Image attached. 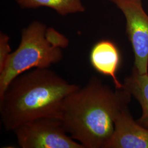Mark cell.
I'll return each instance as SVG.
<instances>
[{
	"mask_svg": "<svg viewBox=\"0 0 148 148\" xmlns=\"http://www.w3.org/2000/svg\"><path fill=\"white\" fill-rule=\"evenodd\" d=\"M46 29L42 23L34 21L23 30L19 46L11 53L0 71V96L19 75L35 68H49L62 60V49L48 41Z\"/></svg>",
	"mask_w": 148,
	"mask_h": 148,
	"instance_id": "3957f363",
	"label": "cell"
},
{
	"mask_svg": "<svg viewBox=\"0 0 148 148\" xmlns=\"http://www.w3.org/2000/svg\"><path fill=\"white\" fill-rule=\"evenodd\" d=\"M23 8H36L45 7L62 16L82 13L85 8L81 0H16Z\"/></svg>",
	"mask_w": 148,
	"mask_h": 148,
	"instance_id": "9c48e42d",
	"label": "cell"
},
{
	"mask_svg": "<svg viewBox=\"0 0 148 148\" xmlns=\"http://www.w3.org/2000/svg\"><path fill=\"white\" fill-rule=\"evenodd\" d=\"M131 95L111 88L92 76L64 101L60 120L69 136L85 148H106L118 114L128 108Z\"/></svg>",
	"mask_w": 148,
	"mask_h": 148,
	"instance_id": "6da1fadb",
	"label": "cell"
},
{
	"mask_svg": "<svg viewBox=\"0 0 148 148\" xmlns=\"http://www.w3.org/2000/svg\"><path fill=\"white\" fill-rule=\"evenodd\" d=\"M123 88L128 91L139 103L142 109L138 123L148 129V74L141 75L133 68L132 74L125 78Z\"/></svg>",
	"mask_w": 148,
	"mask_h": 148,
	"instance_id": "ba28073f",
	"label": "cell"
},
{
	"mask_svg": "<svg viewBox=\"0 0 148 148\" xmlns=\"http://www.w3.org/2000/svg\"><path fill=\"white\" fill-rule=\"evenodd\" d=\"M120 10L126 21V32L134 56V67L141 75L148 74V15L142 0H108Z\"/></svg>",
	"mask_w": 148,
	"mask_h": 148,
	"instance_id": "5b68a950",
	"label": "cell"
},
{
	"mask_svg": "<svg viewBox=\"0 0 148 148\" xmlns=\"http://www.w3.org/2000/svg\"><path fill=\"white\" fill-rule=\"evenodd\" d=\"M79 87L49 68H35L19 75L0 96L1 121L6 131L43 118L60 120L64 101Z\"/></svg>",
	"mask_w": 148,
	"mask_h": 148,
	"instance_id": "7a4b0ae2",
	"label": "cell"
},
{
	"mask_svg": "<svg viewBox=\"0 0 148 148\" xmlns=\"http://www.w3.org/2000/svg\"><path fill=\"white\" fill-rule=\"evenodd\" d=\"M10 37L2 32L0 33V71L4 68L11 52Z\"/></svg>",
	"mask_w": 148,
	"mask_h": 148,
	"instance_id": "8fae6325",
	"label": "cell"
},
{
	"mask_svg": "<svg viewBox=\"0 0 148 148\" xmlns=\"http://www.w3.org/2000/svg\"><path fill=\"white\" fill-rule=\"evenodd\" d=\"M45 36L48 41L54 47L63 49L69 45V40L53 27H47Z\"/></svg>",
	"mask_w": 148,
	"mask_h": 148,
	"instance_id": "30bf717a",
	"label": "cell"
},
{
	"mask_svg": "<svg viewBox=\"0 0 148 148\" xmlns=\"http://www.w3.org/2000/svg\"><path fill=\"white\" fill-rule=\"evenodd\" d=\"M13 132L22 148H85L67 134L59 119H36L16 127Z\"/></svg>",
	"mask_w": 148,
	"mask_h": 148,
	"instance_id": "277c9868",
	"label": "cell"
},
{
	"mask_svg": "<svg viewBox=\"0 0 148 148\" xmlns=\"http://www.w3.org/2000/svg\"><path fill=\"white\" fill-rule=\"evenodd\" d=\"M106 148H148V129L134 121L126 108L117 115Z\"/></svg>",
	"mask_w": 148,
	"mask_h": 148,
	"instance_id": "8992f818",
	"label": "cell"
},
{
	"mask_svg": "<svg viewBox=\"0 0 148 148\" xmlns=\"http://www.w3.org/2000/svg\"><path fill=\"white\" fill-rule=\"evenodd\" d=\"M90 63L96 71L111 77L115 89H123V85L117 77L121 63L119 48L110 40H103L96 43L91 49Z\"/></svg>",
	"mask_w": 148,
	"mask_h": 148,
	"instance_id": "52a82bcc",
	"label": "cell"
}]
</instances>
